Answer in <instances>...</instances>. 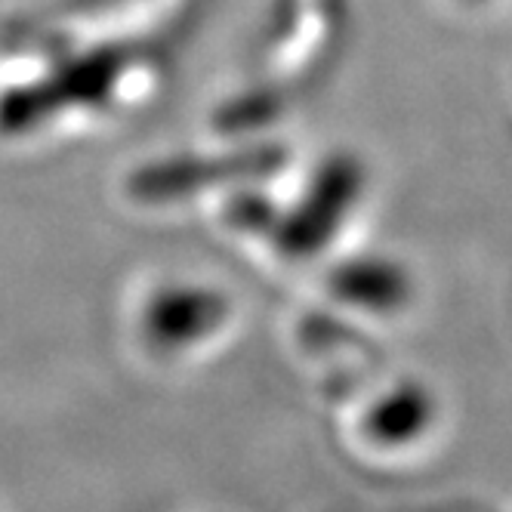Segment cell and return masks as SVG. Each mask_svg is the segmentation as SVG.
Listing matches in <instances>:
<instances>
[]
</instances>
